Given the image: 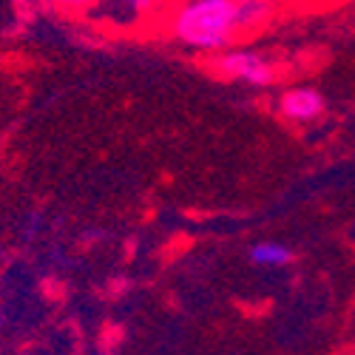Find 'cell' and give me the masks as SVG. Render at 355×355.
I'll return each mask as SVG.
<instances>
[{
    "label": "cell",
    "instance_id": "cell-4",
    "mask_svg": "<svg viewBox=\"0 0 355 355\" xmlns=\"http://www.w3.org/2000/svg\"><path fill=\"white\" fill-rule=\"evenodd\" d=\"M236 9H239V32L242 37L256 35L268 26L276 15V3L273 0H236Z\"/></svg>",
    "mask_w": 355,
    "mask_h": 355
},
{
    "label": "cell",
    "instance_id": "cell-7",
    "mask_svg": "<svg viewBox=\"0 0 355 355\" xmlns=\"http://www.w3.org/2000/svg\"><path fill=\"white\" fill-rule=\"evenodd\" d=\"M51 3L60 6V9H66V12H85V9L97 6L100 0H51Z\"/></svg>",
    "mask_w": 355,
    "mask_h": 355
},
{
    "label": "cell",
    "instance_id": "cell-3",
    "mask_svg": "<svg viewBox=\"0 0 355 355\" xmlns=\"http://www.w3.org/2000/svg\"><path fill=\"white\" fill-rule=\"evenodd\" d=\"M279 111L290 123H315L327 111V100H324L318 88L295 85V88H287L279 97Z\"/></svg>",
    "mask_w": 355,
    "mask_h": 355
},
{
    "label": "cell",
    "instance_id": "cell-5",
    "mask_svg": "<svg viewBox=\"0 0 355 355\" xmlns=\"http://www.w3.org/2000/svg\"><path fill=\"white\" fill-rule=\"evenodd\" d=\"M248 259L256 264V268L279 270V268H287V264L295 261V250L284 242H256L248 250Z\"/></svg>",
    "mask_w": 355,
    "mask_h": 355
},
{
    "label": "cell",
    "instance_id": "cell-8",
    "mask_svg": "<svg viewBox=\"0 0 355 355\" xmlns=\"http://www.w3.org/2000/svg\"><path fill=\"white\" fill-rule=\"evenodd\" d=\"M0 259H3V245H0Z\"/></svg>",
    "mask_w": 355,
    "mask_h": 355
},
{
    "label": "cell",
    "instance_id": "cell-2",
    "mask_svg": "<svg viewBox=\"0 0 355 355\" xmlns=\"http://www.w3.org/2000/svg\"><path fill=\"white\" fill-rule=\"evenodd\" d=\"M208 71L219 80L245 83L253 88H268L276 83V66L270 57L242 46H227L222 51H214L208 60Z\"/></svg>",
    "mask_w": 355,
    "mask_h": 355
},
{
    "label": "cell",
    "instance_id": "cell-6",
    "mask_svg": "<svg viewBox=\"0 0 355 355\" xmlns=\"http://www.w3.org/2000/svg\"><path fill=\"white\" fill-rule=\"evenodd\" d=\"M111 3L120 9L123 15H128V17H142V15H148L151 9H157L162 0H111Z\"/></svg>",
    "mask_w": 355,
    "mask_h": 355
},
{
    "label": "cell",
    "instance_id": "cell-1",
    "mask_svg": "<svg viewBox=\"0 0 355 355\" xmlns=\"http://www.w3.org/2000/svg\"><path fill=\"white\" fill-rule=\"evenodd\" d=\"M168 35L193 51H222L242 40L236 0H182L168 17Z\"/></svg>",
    "mask_w": 355,
    "mask_h": 355
}]
</instances>
